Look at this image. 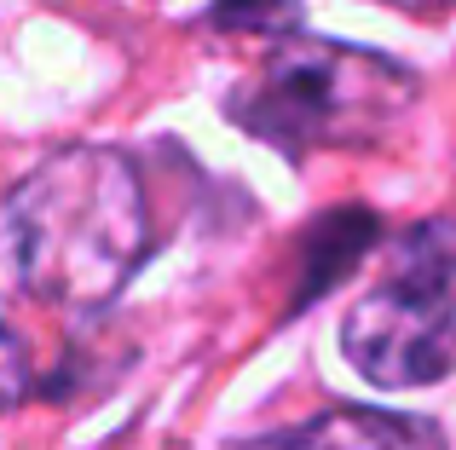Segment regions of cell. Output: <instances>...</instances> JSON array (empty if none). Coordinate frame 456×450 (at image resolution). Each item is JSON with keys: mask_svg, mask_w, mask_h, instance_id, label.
I'll return each instance as SVG.
<instances>
[{"mask_svg": "<svg viewBox=\"0 0 456 450\" xmlns=\"http://www.w3.org/2000/svg\"><path fill=\"white\" fill-rule=\"evenodd\" d=\"M341 347L376 387H428L456 370V220L404 231L387 277L353 301Z\"/></svg>", "mask_w": 456, "mask_h": 450, "instance_id": "cell-3", "label": "cell"}, {"mask_svg": "<svg viewBox=\"0 0 456 450\" xmlns=\"http://www.w3.org/2000/svg\"><path fill=\"white\" fill-rule=\"evenodd\" d=\"M23 387H29V352H23V341L0 324V410L18 405Z\"/></svg>", "mask_w": 456, "mask_h": 450, "instance_id": "cell-6", "label": "cell"}, {"mask_svg": "<svg viewBox=\"0 0 456 450\" xmlns=\"http://www.w3.org/2000/svg\"><path fill=\"white\" fill-rule=\"evenodd\" d=\"M381 6H399V12H439V6H456V0H381Z\"/></svg>", "mask_w": 456, "mask_h": 450, "instance_id": "cell-7", "label": "cell"}, {"mask_svg": "<svg viewBox=\"0 0 456 450\" xmlns=\"http://www.w3.org/2000/svg\"><path fill=\"white\" fill-rule=\"evenodd\" d=\"M6 237L18 283L35 301L93 312L122 294L151 248L145 185L122 150H58L6 197Z\"/></svg>", "mask_w": 456, "mask_h": 450, "instance_id": "cell-1", "label": "cell"}, {"mask_svg": "<svg viewBox=\"0 0 456 450\" xmlns=\"http://www.w3.org/2000/svg\"><path fill=\"white\" fill-rule=\"evenodd\" d=\"M214 23H220V29H289L295 6L289 0H220V6H214Z\"/></svg>", "mask_w": 456, "mask_h": 450, "instance_id": "cell-5", "label": "cell"}, {"mask_svg": "<svg viewBox=\"0 0 456 450\" xmlns=\"http://www.w3.org/2000/svg\"><path fill=\"white\" fill-rule=\"evenodd\" d=\"M243 450H451L445 433L422 416H393V410H330L301 428L266 433Z\"/></svg>", "mask_w": 456, "mask_h": 450, "instance_id": "cell-4", "label": "cell"}, {"mask_svg": "<svg viewBox=\"0 0 456 450\" xmlns=\"http://www.w3.org/2000/svg\"><path fill=\"white\" fill-rule=\"evenodd\" d=\"M411 92L416 76L381 52H358V46L335 41H289L232 99V122L289 157L346 150L376 145L404 116Z\"/></svg>", "mask_w": 456, "mask_h": 450, "instance_id": "cell-2", "label": "cell"}]
</instances>
